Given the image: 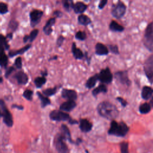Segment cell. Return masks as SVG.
I'll return each mask as SVG.
<instances>
[{
  "instance_id": "obj_44",
  "label": "cell",
  "mask_w": 153,
  "mask_h": 153,
  "mask_svg": "<svg viewBox=\"0 0 153 153\" xmlns=\"http://www.w3.org/2000/svg\"><path fill=\"white\" fill-rule=\"evenodd\" d=\"M14 70V68L13 67H12V66H11V67H10V68L7 70V71H6V72H5V77H8Z\"/></svg>"
},
{
  "instance_id": "obj_38",
  "label": "cell",
  "mask_w": 153,
  "mask_h": 153,
  "mask_svg": "<svg viewBox=\"0 0 153 153\" xmlns=\"http://www.w3.org/2000/svg\"><path fill=\"white\" fill-rule=\"evenodd\" d=\"M121 153H128V143L127 142H122L120 144Z\"/></svg>"
},
{
  "instance_id": "obj_23",
  "label": "cell",
  "mask_w": 153,
  "mask_h": 153,
  "mask_svg": "<svg viewBox=\"0 0 153 153\" xmlns=\"http://www.w3.org/2000/svg\"><path fill=\"white\" fill-rule=\"evenodd\" d=\"M38 29H34L30 33L29 35H26L24 38H23V41L25 42H26L27 41H29L30 42L33 41L35 38L36 37V36L38 35Z\"/></svg>"
},
{
  "instance_id": "obj_46",
  "label": "cell",
  "mask_w": 153,
  "mask_h": 153,
  "mask_svg": "<svg viewBox=\"0 0 153 153\" xmlns=\"http://www.w3.org/2000/svg\"><path fill=\"white\" fill-rule=\"evenodd\" d=\"M12 107L13 108H17L20 110H22L23 109V107L22 106V105H12Z\"/></svg>"
},
{
  "instance_id": "obj_17",
  "label": "cell",
  "mask_w": 153,
  "mask_h": 153,
  "mask_svg": "<svg viewBox=\"0 0 153 153\" xmlns=\"http://www.w3.org/2000/svg\"><path fill=\"white\" fill-rule=\"evenodd\" d=\"M55 22H56L55 18L50 19L47 21V23L45 24V25L44 26V27L43 28V31L45 34L48 35L51 33V32H52L51 27L54 25V24L55 23Z\"/></svg>"
},
{
  "instance_id": "obj_20",
  "label": "cell",
  "mask_w": 153,
  "mask_h": 153,
  "mask_svg": "<svg viewBox=\"0 0 153 153\" xmlns=\"http://www.w3.org/2000/svg\"><path fill=\"white\" fill-rule=\"evenodd\" d=\"M87 6L82 2H78L74 5L73 8L76 13H82L85 11Z\"/></svg>"
},
{
  "instance_id": "obj_52",
  "label": "cell",
  "mask_w": 153,
  "mask_h": 153,
  "mask_svg": "<svg viewBox=\"0 0 153 153\" xmlns=\"http://www.w3.org/2000/svg\"><path fill=\"white\" fill-rule=\"evenodd\" d=\"M2 116V112H1V111H0V118H1V117Z\"/></svg>"
},
{
  "instance_id": "obj_34",
  "label": "cell",
  "mask_w": 153,
  "mask_h": 153,
  "mask_svg": "<svg viewBox=\"0 0 153 153\" xmlns=\"http://www.w3.org/2000/svg\"><path fill=\"white\" fill-rule=\"evenodd\" d=\"M86 34L84 32L78 31L75 35V38L79 40H84L86 38Z\"/></svg>"
},
{
  "instance_id": "obj_51",
  "label": "cell",
  "mask_w": 153,
  "mask_h": 153,
  "mask_svg": "<svg viewBox=\"0 0 153 153\" xmlns=\"http://www.w3.org/2000/svg\"><path fill=\"white\" fill-rule=\"evenodd\" d=\"M2 82V78H0V83Z\"/></svg>"
},
{
  "instance_id": "obj_9",
  "label": "cell",
  "mask_w": 153,
  "mask_h": 153,
  "mask_svg": "<svg viewBox=\"0 0 153 153\" xmlns=\"http://www.w3.org/2000/svg\"><path fill=\"white\" fill-rule=\"evenodd\" d=\"M98 80L103 83L109 84L112 82V74H111L109 69L106 68L100 71L99 74H97Z\"/></svg>"
},
{
  "instance_id": "obj_5",
  "label": "cell",
  "mask_w": 153,
  "mask_h": 153,
  "mask_svg": "<svg viewBox=\"0 0 153 153\" xmlns=\"http://www.w3.org/2000/svg\"><path fill=\"white\" fill-rule=\"evenodd\" d=\"M143 69L150 83H153V54L147 58L144 63Z\"/></svg>"
},
{
  "instance_id": "obj_3",
  "label": "cell",
  "mask_w": 153,
  "mask_h": 153,
  "mask_svg": "<svg viewBox=\"0 0 153 153\" xmlns=\"http://www.w3.org/2000/svg\"><path fill=\"white\" fill-rule=\"evenodd\" d=\"M143 44L150 51H153V22L146 26L143 36Z\"/></svg>"
},
{
  "instance_id": "obj_25",
  "label": "cell",
  "mask_w": 153,
  "mask_h": 153,
  "mask_svg": "<svg viewBox=\"0 0 153 153\" xmlns=\"http://www.w3.org/2000/svg\"><path fill=\"white\" fill-rule=\"evenodd\" d=\"M97 80H98L97 74H96L94 76L90 77L86 82V84H85L86 87H87L88 88H91L93 87L95 85L97 82Z\"/></svg>"
},
{
  "instance_id": "obj_31",
  "label": "cell",
  "mask_w": 153,
  "mask_h": 153,
  "mask_svg": "<svg viewBox=\"0 0 153 153\" xmlns=\"http://www.w3.org/2000/svg\"><path fill=\"white\" fill-rule=\"evenodd\" d=\"M56 92V88H49L43 90V94L46 96H50L55 94Z\"/></svg>"
},
{
  "instance_id": "obj_40",
  "label": "cell",
  "mask_w": 153,
  "mask_h": 153,
  "mask_svg": "<svg viewBox=\"0 0 153 153\" xmlns=\"http://www.w3.org/2000/svg\"><path fill=\"white\" fill-rule=\"evenodd\" d=\"M15 65L19 69L22 68V59H21V57H17L16 59V60H15Z\"/></svg>"
},
{
  "instance_id": "obj_11",
  "label": "cell",
  "mask_w": 153,
  "mask_h": 153,
  "mask_svg": "<svg viewBox=\"0 0 153 153\" xmlns=\"http://www.w3.org/2000/svg\"><path fill=\"white\" fill-rule=\"evenodd\" d=\"M42 14H43L42 11L38 10H35L30 12V23L32 26L36 25L40 21V19Z\"/></svg>"
},
{
  "instance_id": "obj_28",
  "label": "cell",
  "mask_w": 153,
  "mask_h": 153,
  "mask_svg": "<svg viewBox=\"0 0 153 153\" xmlns=\"http://www.w3.org/2000/svg\"><path fill=\"white\" fill-rule=\"evenodd\" d=\"M37 94H38L39 98L40 100H41V106H42V108H44V107L47 106L48 105L50 104L51 102H50V99H49L47 96L42 95V94H41V93H39V92L37 93Z\"/></svg>"
},
{
  "instance_id": "obj_42",
  "label": "cell",
  "mask_w": 153,
  "mask_h": 153,
  "mask_svg": "<svg viewBox=\"0 0 153 153\" xmlns=\"http://www.w3.org/2000/svg\"><path fill=\"white\" fill-rule=\"evenodd\" d=\"M117 99L118 100L119 102H120V103L121 104V105H122L123 106L125 107V106H127V102L124 99H123L122 97H118L117 98Z\"/></svg>"
},
{
  "instance_id": "obj_50",
  "label": "cell",
  "mask_w": 153,
  "mask_h": 153,
  "mask_svg": "<svg viewBox=\"0 0 153 153\" xmlns=\"http://www.w3.org/2000/svg\"><path fill=\"white\" fill-rule=\"evenodd\" d=\"M150 103H151V105L153 106V97H152V99H151V101H150Z\"/></svg>"
},
{
  "instance_id": "obj_41",
  "label": "cell",
  "mask_w": 153,
  "mask_h": 153,
  "mask_svg": "<svg viewBox=\"0 0 153 153\" xmlns=\"http://www.w3.org/2000/svg\"><path fill=\"white\" fill-rule=\"evenodd\" d=\"M17 26H18L17 22L15 20H11L9 24V27H10V29L14 30H16V29L17 27Z\"/></svg>"
},
{
  "instance_id": "obj_27",
  "label": "cell",
  "mask_w": 153,
  "mask_h": 153,
  "mask_svg": "<svg viewBox=\"0 0 153 153\" xmlns=\"http://www.w3.org/2000/svg\"><path fill=\"white\" fill-rule=\"evenodd\" d=\"M30 47V44H28V45H26V46H25L24 47L19 49V50H14V51H11L9 53V55L10 56H14L17 54H23L26 51H27V50H29Z\"/></svg>"
},
{
  "instance_id": "obj_47",
  "label": "cell",
  "mask_w": 153,
  "mask_h": 153,
  "mask_svg": "<svg viewBox=\"0 0 153 153\" xmlns=\"http://www.w3.org/2000/svg\"><path fill=\"white\" fill-rule=\"evenodd\" d=\"M54 14H55L57 17H60V16L62 15V13L60 11H56L54 12Z\"/></svg>"
},
{
  "instance_id": "obj_7",
  "label": "cell",
  "mask_w": 153,
  "mask_h": 153,
  "mask_svg": "<svg viewBox=\"0 0 153 153\" xmlns=\"http://www.w3.org/2000/svg\"><path fill=\"white\" fill-rule=\"evenodd\" d=\"M0 106L2 108V116L3 117V121L4 123L8 127H11L13 124V121L12 115L8 109L6 108L5 103L3 100H0Z\"/></svg>"
},
{
  "instance_id": "obj_45",
  "label": "cell",
  "mask_w": 153,
  "mask_h": 153,
  "mask_svg": "<svg viewBox=\"0 0 153 153\" xmlns=\"http://www.w3.org/2000/svg\"><path fill=\"white\" fill-rule=\"evenodd\" d=\"M63 41H64V38H63V36H60V37H59V38L57 39V45H58L59 46H60V45L62 44Z\"/></svg>"
},
{
  "instance_id": "obj_13",
  "label": "cell",
  "mask_w": 153,
  "mask_h": 153,
  "mask_svg": "<svg viewBox=\"0 0 153 153\" xmlns=\"http://www.w3.org/2000/svg\"><path fill=\"white\" fill-rule=\"evenodd\" d=\"M76 106V103L74 100H68L63 102L60 106V109L62 111H71Z\"/></svg>"
},
{
  "instance_id": "obj_33",
  "label": "cell",
  "mask_w": 153,
  "mask_h": 153,
  "mask_svg": "<svg viewBox=\"0 0 153 153\" xmlns=\"http://www.w3.org/2000/svg\"><path fill=\"white\" fill-rule=\"evenodd\" d=\"M32 95L33 91L30 90H26L23 93V96L26 99L29 100H31L32 99Z\"/></svg>"
},
{
  "instance_id": "obj_26",
  "label": "cell",
  "mask_w": 153,
  "mask_h": 153,
  "mask_svg": "<svg viewBox=\"0 0 153 153\" xmlns=\"http://www.w3.org/2000/svg\"><path fill=\"white\" fill-rule=\"evenodd\" d=\"M106 92H107L106 86L105 84H100L93 90L92 94L94 96H96L100 93H106Z\"/></svg>"
},
{
  "instance_id": "obj_37",
  "label": "cell",
  "mask_w": 153,
  "mask_h": 153,
  "mask_svg": "<svg viewBox=\"0 0 153 153\" xmlns=\"http://www.w3.org/2000/svg\"><path fill=\"white\" fill-rule=\"evenodd\" d=\"M8 12V7L6 4L0 2V13L4 14Z\"/></svg>"
},
{
  "instance_id": "obj_16",
  "label": "cell",
  "mask_w": 153,
  "mask_h": 153,
  "mask_svg": "<svg viewBox=\"0 0 153 153\" xmlns=\"http://www.w3.org/2000/svg\"><path fill=\"white\" fill-rule=\"evenodd\" d=\"M15 77L20 84H26L28 81V77L27 75L22 71L18 72L16 75Z\"/></svg>"
},
{
  "instance_id": "obj_24",
  "label": "cell",
  "mask_w": 153,
  "mask_h": 153,
  "mask_svg": "<svg viewBox=\"0 0 153 153\" xmlns=\"http://www.w3.org/2000/svg\"><path fill=\"white\" fill-rule=\"evenodd\" d=\"M78 22L82 25H88L91 23L90 19L86 15L81 14L78 17Z\"/></svg>"
},
{
  "instance_id": "obj_48",
  "label": "cell",
  "mask_w": 153,
  "mask_h": 153,
  "mask_svg": "<svg viewBox=\"0 0 153 153\" xmlns=\"http://www.w3.org/2000/svg\"><path fill=\"white\" fill-rule=\"evenodd\" d=\"M4 48L2 46H0V56L4 54Z\"/></svg>"
},
{
  "instance_id": "obj_8",
  "label": "cell",
  "mask_w": 153,
  "mask_h": 153,
  "mask_svg": "<svg viewBox=\"0 0 153 153\" xmlns=\"http://www.w3.org/2000/svg\"><path fill=\"white\" fill-rule=\"evenodd\" d=\"M50 118L54 121H67L70 120L71 118L68 114L62 111L54 110L50 114Z\"/></svg>"
},
{
  "instance_id": "obj_1",
  "label": "cell",
  "mask_w": 153,
  "mask_h": 153,
  "mask_svg": "<svg viewBox=\"0 0 153 153\" xmlns=\"http://www.w3.org/2000/svg\"><path fill=\"white\" fill-rule=\"evenodd\" d=\"M100 116L108 120H114L118 115L119 112L115 105L108 101L100 102L97 108Z\"/></svg>"
},
{
  "instance_id": "obj_43",
  "label": "cell",
  "mask_w": 153,
  "mask_h": 153,
  "mask_svg": "<svg viewBox=\"0 0 153 153\" xmlns=\"http://www.w3.org/2000/svg\"><path fill=\"white\" fill-rule=\"evenodd\" d=\"M108 2V1L106 0H102L100 2L99 4V9H103L104 8V7L106 5V3Z\"/></svg>"
},
{
  "instance_id": "obj_22",
  "label": "cell",
  "mask_w": 153,
  "mask_h": 153,
  "mask_svg": "<svg viewBox=\"0 0 153 153\" xmlns=\"http://www.w3.org/2000/svg\"><path fill=\"white\" fill-rule=\"evenodd\" d=\"M72 53H73V55H74V57L76 59H81L84 56L82 51L80 49L76 48V44L74 42L72 44Z\"/></svg>"
},
{
  "instance_id": "obj_35",
  "label": "cell",
  "mask_w": 153,
  "mask_h": 153,
  "mask_svg": "<svg viewBox=\"0 0 153 153\" xmlns=\"http://www.w3.org/2000/svg\"><path fill=\"white\" fill-rule=\"evenodd\" d=\"M0 46L3 47L4 48H8V45L7 43V41H6V38L2 35L0 34Z\"/></svg>"
},
{
  "instance_id": "obj_2",
  "label": "cell",
  "mask_w": 153,
  "mask_h": 153,
  "mask_svg": "<svg viewBox=\"0 0 153 153\" xmlns=\"http://www.w3.org/2000/svg\"><path fill=\"white\" fill-rule=\"evenodd\" d=\"M129 128L124 122L118 123L115 120H112L111 123V127L108 131L109 134L117 136H124L128 132Z\"/></svg>"
},
{
  "instance_id": "obj_32",
  "label": "cell",
  "mask_w": 153,
  "mask_h": 153,
  "mask_svg": "<svg viewBox=\"0 0 153 153\" xmlns=\"http://www.w3.org/2000/svg\"><path fill=\"white\" fill-rule=\"evenodd\" d=\"M8 58L7 56L4 53L0 56V65L2 67H5L7 65Z\"/></svg>"
},
{
  "instance_id": "obj_12",
  "label": "cell",
  "mask_w": 153,
  "mask_h": 153,
  "mask_svg": "<svg viewBox=\"0 0 153 153\" xmlns=\"http://www.w3.org/2000/svg\"><path fill=\"white\" fill-rule=\"evenodd\" d=\"M62 96L68 100H74L77 98V93L74 90L63 89L62 91Z\"/></svg>"
},
{
  "instance_id": "obj_4",
  "label": "cell",
  "mask_w": 153,
  "mask_h": 153,
  "mask_svg": "<svg viewBox=\"0 0 153 153\" xmlns=\"http://www.w3.org/2000/svg\"><path fill=\"white\" fill-rule=\"evenodd\" d=\"M65 140L61 134H57L54 137V146L59 153H69Z\"/></svg>"
},
{
  "instance_id": "obj_49",
  "label": "cell",
  "mask_w": 153,
  "mask_h": 153,
  "mask_svg": "<svg viewBox=\"0 0 153 153\" xmlns=\"http://www.w3.org/2000/svg\"><path fill=\"white\" fill-rule=\"evenodd\" d=\"M69 123L70 124H74L78 123V122H77L76 121H75V120H70L69 121Z\"/></svg>"
},
{
  "instance_id": "obj_18",
  "label": "cell",
  "mask_w": 153,
  "mask_h": 153,
  "mask_svg": "<svg viewBox=\"0 0 153 153\" xmlns=\"http://www.w3.org/2000/svg\"><path fill=\"white\" fill-rule=\"evenodd\" d=\"M153 94V89L148 86H145L142 88V97L145 100L149 99Z\"/></svg>"
},
{
  "instance_id": "obj_36",
  "label": "cell",
  "mask_w": 153,
  "mask_h": 153,
  "mask_svg": "<svg viewBox=\"0 0 153 153\" xmlns=\"http://www.w3.org/2000/svg\"><path fill=\"white\" fill-rule=\"evenodd\" d=\"M63 5L64 8L66 10H69V9L71 8H73L74 7V4L72 3V1H63Z\"/></svg>"
},
{
  "instance_id": "obj_14",
  "label": "cell",
  "mask_w": 153,
  "mask_h": 153,
  "mask_svg": "<svg viewBox=\"0 0 153 153\" xmlns=\"http://www.w3.org/2000/svg\"><path fill=\"white\" fill-rule=\"evenodd\" d=\"M79 128L83 132H88L91 130V123L86 119H81L79 121Z\"/></svg>"
},
{
  "instance_id": "obj_29",
  "label": "cell",
  "mask_w": 153,
  "mask_h": 153,
  "mask_svg": "<svg viewBox=\"0 0 153 153\" xmlns=\"http://www.w3.org/2000/svg\"><path fill=\"white\" fill-rule=\"evenodd\" d=\"M139 112L141 114H145L148 113L151 111V105L148 103H144L140 105L139 108Z\"/></svg>"
},
{
  "instance_id": "obj_19",
  "label": "cell",
  "mask_w": 153,
  "mask_h": 153,
  "mask_svg": "<svg viewBox=\"0 0 153 153\" xmlns=\"http://www.w3.org/2000/svg\"><path fill=\"white\" fill-rule=\"evenodd\" d=\"M60 129H61V134L62 135V136L63 137L65 140L67 139L70 142H72L71 136L70 131H69L68 127L66 125L62 124V126H61Z\"/></svg>"
},
{
  "instance_id": "obj_6",
  "label": "cell",
  "mask_w": 153,
  "mask_h": 153,
  "mask_svg": "<svg viewBox=\"0 0 153 153\" xmlns=\"http://www.w3.org/2000/svg\"><path fill=\"white\" fill-rule=\"evenodd\" d=\"M126 5L121 1H118L117 4L114 5L111 14L113 17L120 19L126 13Z\"/></svg>"
},
{
  "instance_id": "obj_39",
  "label": "cell",
  "mask_w": 153,
  "mask_h": 153,
  "mask_svg": "<svg viewBox=\"0 0 153 153\" xmlns=\"http://www.w3.org/2000/svg\"><path fill=\"white\" fill-rule=\"evenodd\" d=\"M109 48L110 51L112 53L116 54H119V50H118V47L116 45H109Z\"/></svg>"
},
{
  "instance_id": "obj_21",
  "label": "cell",
  "mask_w": 153,
  "mask_h": 153,
  "mask_svg": "<svg viewBox=\"0 0 153 153\" xmlns=\"http://www.w3.org/2000/svg\"><path fill=\"white\" fill-rule=\"evenodd\" d=\"M109 29L114 32H122L124 30L123 26L119 25L115 20L112 21L109 24Z\"/></svg>"
},
{
  "instance_id": "obj_10",
  "label": "cell",
  "mask_w": 153,
  "mask_h": 153,
  "mask_svg": "<svg viewBox=\"0 0 153 153\" xmlns=\"http://www.w3.org/2000/svg\"><path fill=\"white\" fill-rule=\"evenodd\" d=\"M115 79L121 84L129 86L131 84V81L128 77L127 71H118L115 74Z\"/></svg>"
},
{
  "instance_id": "obj_15",
  "label": "cell",
  "mask_w": 153,
  "mask_h": 153,
  "mask_svg": "<svg viewBox=\"0 0 153 153\" xmlns=\"http://www.w3.org/2000/svg\"><path fill=\"white\" fill-rule=\"evenodd\" d=\"M95 50H96V54L100 56L106 55L109 53V50L108 48L105 45L100 42H98L96 44L95 46Z\"/></svg>"
},
{
  "instance_id": "obj_30",
  "label": "cell",
  "mask_w": 153,
  "mask_h": 153,
  "mask_svg": "<svg viewBox=\"0 0 153 153\" xmlns=\"http://www.w3.org/2000/svg\"><path fill=\"white\" fill-rule=\"evenodd\" d=\"M45 82H46V79L44 76L37 77L35 79V84L38 88L41 87L45 83Z\"/></svg>"
}]
</instances>
